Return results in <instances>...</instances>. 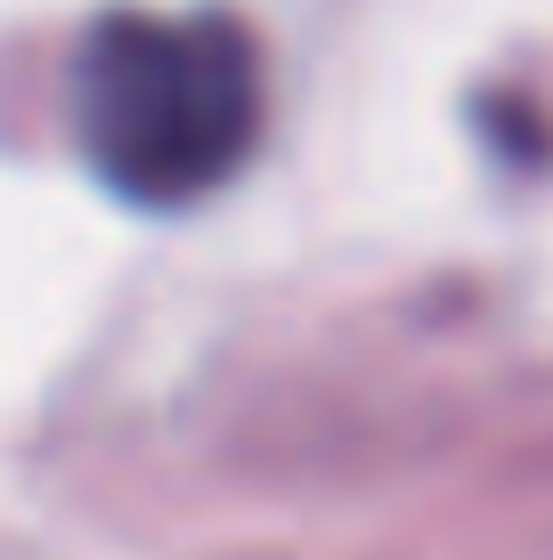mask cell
I'll list each match as a JSON object with an SVG mask.
<instances>
[{"label": "cell", "mask_w": 553, "mask_h": 560, "mask_svg": "<svg viewBox=\"0 0 553 560\" xmlns=\"http://www.w3.org/2000/svg\"><path fill=\"white\" fill-rule=\"evenodd\" d=\"M73 139L130 203H196L261 139V49L212 9H114L73 49Z\"/></svg>", "instance_id": "obj_1"}]
</instances>
